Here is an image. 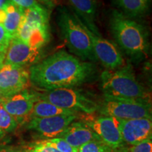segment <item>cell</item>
<instances>
[{
	"label": "cell",
	"mask_w": 152,
	"mask_h": 152,
	"mask_svg": "<svg viewBox=\"0 0 152 152\" xmlns=\"http://www.w3.org/2000/svg\"><path fill=\"white\" fill-rule=\"evenodd\" d=\"M0 152H26V149L11 146H0Z\"/></svg>",
	"instance_id": "obj_28"
},
{
	"label": "cell",
	"mask_w": 152,
	"mask_h": 152,
	"mask_svg": "<svg viewBox=\"0 0 152 152\" xmlns=\"http://www.w3.org/2000/svg\"><path fill=\"white\" fill-rule=\"evenodd\" d=\"M39 94V99L50 102L58 107L92 115L99 110V105L81 90L74 88H59L45 90Z\"/></svg>",
	"instance_id": "obj_5"
},
{
	"label": "cell",
	"mask_w": 152,
	"mask_h": 152,
	"mask_svg": "<svg viewBox=\"0 0 152 152\" xmlns=\"http://www.w3.org/2000/svg\"><path fill=\"white\" fill-rule=\"evenodd\" d=\"M26 152H59L54 147L46 144H39L37 142L30 143L27 148H25Z\"/></svg>",
	"instance_id": "obj_24"
},
{
	"label": "cell",
	"mask_w": 152,
	"mask_h": 152,
	"mask_svg": "<svg viewBox=\"0 0 152 152\" xmlns=\"http://www.w3.org/2000/svg\"><path fill=\"white\" fill-rule=\"evenodd\" d=\"M104 97L150 102V95L136 78L130 65L107 70L101 75Z\"/></svg>",
	"instance_id": "obj_3"
},
{
	"label": "cell",
	"mask_w": 152,
	"mask_h": 152,
	"mask_svg": "<svg viewBox=\"0 0 152 152\" xmlns=\"http://www.w3.org/2000/svg\"><path fill=\"white\" fill-rule=\"evenodd\" d=\"M117 10L129 18L145 16L149 11L151 0H113Z\"/></svg>",
	"instance_id": "obj_17"
},
{
	"label": "cell",
	"mask_w": 152,
	"mask_h": 152,
	"mask_svg": "<svg viewBox=\"0 0 152 152\" xmlns=\"http://www.w3.org/2000/svg\"><path fill=\"white\" fill-rule=\"evenodd\" d=\"M75 111L58 107L50 102L39 99L34 104L30 118H48L63 115H76Z\"/></svg>",
	"instance_id": "obj_19"
},
{
	"label": "cell",
	"mask_w": 152,
	"mask_h": 152,
	"mask_svg": "<svg viewBox=\"0 0 152 152\" xmlns=\"http://www.w3.org/2000/svg\"><path fill=\"white\" fill-rule=\"evenodd\" d=\"M78 152H115L100 140H93L83 144L78 149Z\"/></svg>",
	"instance_id": "obj_23"
},
{
	"label": "cell",
	"mask_w": 152,
	"mask_h": 152,
	"mask_svg": "<svg viewBox=\"0 0 152 152\" xmlns=\"http://www.w3.org/2000/svg\"><path fill=\"white\" fill-rule=\"evenodd\" d=\"M99 109L102 115L117 119L151 118V102L104 97Z\"/></svg>",
	"instance_id": "obj_6"
},
{
	"label": "cell",
	"mask_w": 152,
	"mask_h": 152,
	"mask_svg": "<svg viewBox=\"0 0 152 152\" xmlns=\"http://www.w3.org/2000/svg\"><path fill=\"white\" fill-rule=\"evenodd\" d=\"M83 122L97 134L101 141L113 151L125 147L120 131L118 119L102 115L98 117L87 116Z\"/></svg>",
	"instance_id": "obj_7"
},
{
	"label": "cell",
	"mask_w": 152,
	"mask_h": 152,
	"mask_svg": "<svg viewBox=\"0 0 152 152\" xmlns=\"http://www.w3.org/2000/svg\"><path fill=\"white\" fill-rule=\"evenodd\" d=\"M16 37L28 46L42 49L50 39L49 26L28 23L23 17Z\"/></svg>",
	"instance_id": "obj_14"
},
{
	"label": "cell",
	"mask_w": 152,
	"mask_h": 152,
	"mask_svg": "<svg viewBox=\"0 0 152 152\" xmlns=\"http://www.w3.org/2000/svg\"><path fill=\"white\" fill-rule=\"evenodd\" d=\"M42 49L28 46L16 37H13L5 54L4 64L25 67L31 66L40 61Z\"/></svg>",
	"instance_id": "obj_12"
},
{
	"label": "cell",
	"mask_w": 152,
	"mask_h": 152,
	"mask_svg": "<svg viewBox=\"0 0 152 152\" xmlns=\"http://www.w3.org/2000/svg\"><path fill=\"white\" fill-rule=\"evenodd\" d=\"M152 118H136L119 121V128L125 144L133 146L152 136Z\"/></svg>",
	"instance_id": "obj_13"
},
{
	"label": "cell",
	"mask_w": 152,
	"mask_h": 152,
	"mask_svg": "<svg viewBox=\"0 0 152 152\" xmlns=\"http://www.w3.org/2000/svg\"><path fill=\"white\" fill-rule=\"evenodd\" d=\"M11 1L23 9L34 8L40 5V4L37 2V0H11Z\"/></svg>",
	"instance_id": "obj_27"
},
{
	"label": "cell",
	"mask_w": 152,
	"mask_h": 152,
	"mask_svg": "<svg viewBox=\"0 0 152 152\" xmlns=\"http://www.w3.org/2000/svg\"><path fill=\"white\" fill-rule=\"evenodd\" d=\"M3 11L6 14L4 27L11 37H16L23 17V9L9 0Z\"/></svg>",
	"instance_id": "obj_18"
},
{
	"label": "cell",
	"mask_w": 152,
	"mask_h": 152,
	"mask_svg": "<svg viewBox=\"0 0 152 152\" xmlns=\"http://www.w3.org/2000/svg\"><path fill=\"white\" fill-rule=\"evenodd\" d=\"M11 39L12 37L5 30L3 24L0 23V52L6 54Z\"/></svg>",
	"instance_id": "obj_25"
},
{
	"label": "cell",
	"mask_w": 152,
	"mask_h": 152,
	"mask_svg": "<svg viewBox=\"0 0 152 152\" xmlns=\"http://www.w3.org/2000/svg\"><path fill=\"white\" fill-rule=\"evenodd\" d=\"M5 53L0 52V68L1 67V66L4 64V61L5 58Z\"/></svg>",
	"instance_id": "obj_30"
},
{
	"label": "cell",
	"mask_w": 152,
	"mask_h": 152,
	"mask_svg": "<svg viewBox=\"0 0 152 152\" xmlns=\"http://www.w3.org/2000/svg\"><path fill=\"white\" fill-rule=\"evenodd\" d=\"M109 27L118 46L132 60H141L147 56L149 33L143 25L115 9L110 15Z\"/></svg>",
	"instance_id": "obj_2"
},
{
	"label": "cell",
	"mask_w": 152,
	"mask_h": 152,
	"mask_svg": "<svg viewBox=\"0 0 152 152\" xmlns=\"http://www.w3.org/2000/svg\"><path fill=\"white\" fill-rule=\"evenodd\" d=\"M58 137L64 139L70 145L77 149L87 142L100 140L97 134L83 121H74Z\"/></svg>",
	"instance_id": "obj_16"
},
{
	"label": "cell",
	"mask_w": 152,
	"mask_h": 152,
	"mask_svg": "<svg viewBox=\"0 0 152 152\" xmlns=\"http://www.w3.org/2000/svg\"><path fill=\"white\" fill-rule=\"evenodd\" d=\"M6 134H7V133L4 132L3 130H0V141L3 140L6 137Z\"/></svg>",
	"instance_id": "obj_34"
},
{
	"label": "cell",
	"mask_w": 152,
	"mask_h": 152,
	"mask_svg": "<svg viewBox=\"0 0 152 152\" xmlns=\"http://www.w3.org/2000/svg\"><path fill=\"white\" fill-rule=\"evenodd\" d=\"M39 144H46L54 147L59 152H78V149L70 145L64 139L60 137H54L50 139H45L39 141H36Z\"/></svg>",
	"instance_id": "obj_22"
},
{
	"label": "cell",
	"mask_w": 152,
	"mask_h": 152,
	"mask_svg": "<svg viewBox=\"0 0 152 152\" xmlns=\"http://www.w3.org/2000/svg\"><path fill=\"white\" fill-rule=\"evenodd\" d=\"M6 97H7V96H6L5 94L2 92V91L0 90V103H1Z\"/></svg>",
	"instance_id": "obj_33"
},
{
	"label": "cell",
	"mask_w": 152,
	"mask_h": 152,
	"mask_svg": "<svg viewBox=\"0 0 152 152\" xmlns=\"http://www.w3.org/2000/svg\"><path fill=\"white\" fill-rule=\"evenodd\" d=\"M9 0H0V10H3Z\"/></svg>",
	"instance_id": "obj_31"
},
{
	"label": "cell",
	"mask_w": 152,
	"mask_h": 152,
	"mask_svg": "<svg viewBox=\"0 0 152 152\" xmlns=\"http://www.w3.org/2000/svg\"><path fill=\"white\" fill-rule=\"evenodd\" d=\"M128 152H152L151 138L147 139L137 144L129 147Z\"/></svg>",
	"instance_id": "obj_26"
},
{
	"label": "cell",
	"mask_w": 152,
	"mask_h": 152,
	"mask_svg": "<svg viewBox=\"0 0 152 152\" xmlns=\"http://www.w3.org/2000/svg\"><path fill=\"white\" fill-rule=\"evenodd\" d=\"M38 100L39 94L37 92L26 89L7 96L0 104L19 124L29 120L34 104Z\"/></svg>",
	"instance_id": "obj_9"
},
{
	"label": "cell",
	"mask_w": 152,
	"mask_h": 152,
	"mask_svg": "<svg viewBox=\"0 0 152 152\" xmlns=\"http://www.w3.org/2000/svg\"><path fill=\"white\" fill-rule=\"evenodd\" d=\"M18 123L0 104V130L4 132H13L16 130Z\"/></svg>",
	"instance_id": "obj_21"
},
{
	"label": "cell",
	"mask_w": 152,
	"mask_h": 152,
	"mask_svg": "<svg viewBox=\"0 0 152 152\" xmlns=\"http://www.w3.org/2000/svg\"><path fill=\"white\" fill-rule=\"evenodd\" d=\"M6 14L3 10H0V23H3L5 20Z\"/></svg>",
	"instance_id": "obj_29"
},
{
	"label": "cell",
	"mask_w": 152,
	"mask_h": 152,
	"mask_svg": "<svg viewBox=\"0 0 152 152\" xmlns=\"http://www.w3.org/2000/svg\"><path fill=\"white\" fill-rule=\"evenodd\" d=\"M56 23L66 46L74 56L85 61H96L89 35L73 11L61 7L57 11Z\"/></svg>",
	"instance_id": "obj_4"
},
{
	"label": "cell",
	"mask_w": 152,
	"mask_h": 152,
	"mask_svg": "<svg viewBox=\"0 0 152 152\" xmlns=\"http://www.w3.org/2000/svg\"><path fill=\"white\" fill-rule=\"evenodd\" d=\"M128 150H129V147H123L122 148H121V149L116 150L115 152H128Z\"/></svg>",
	"instance_id": "obj_32"
},
{
	"label": "cell",
	"mask_w": 152,
	"mask_h": 152,
	"mask_svg": "<svg viewBox=\"0 0 152 152\" xmlns=\"http://www.w3.org/2000/svg\"><path fill=\"white\" fill-rule=\"evenodd\" d=\"M83 26L90 37L96 61H99L110 71L122 67L124 64V59L118 47L102 35L97 36L93 34L84 25Z\"/></svg>",
	"instance_id": "obj_8"
},
{
	"label": "cell",
	"mask_w": 152,
	"mask_h": 152,
	"mask_svg": "<svg viewBox=\"0 0 152 152\" xmlns=\"http://www.w3.org/2000/svg\"><path fill=\"white\" fill-rule=\"evenodd\" d=\"M49 12L41 4L34 8L23 9V19L30 24L49 26Z\"/></svg>",
	"instance_id": "obj_20"
},
{
	"label": "cell",
	"mask_w": 152,
	"mask_h": 152,
	"mask_svg": "<svg viewBox=\"0 0 152 152\" xmlns=\"http://www.w3.org/2000/svg\"><path fill=\"white\" fill-rule=\"evenodd\" d=\"M77 118V114L48 118H33L26 122V128L46 139L58 137Z\"/></svg>",
	"instance_id": "obj_10"
},
{
	"label": "cell",
	"mask_w": 152,
	"mask_h": 152,
	"mask_svg": "<svg viewBox=\"0 0 152 152\" xmlns=\"http://www.w3.org/2000/svg\"><path fill=\"white\" fill-rule=\"evenodd\" d=\"M96 71L94 63L61 50L30 66V81L44 90L68 88L94 78Z\"/></svg>",
	"instance_id": "obj_1"
},
{
	"label": "cell",
	"mask_w": 152,
	"mask_h": 152,
	"mask_svg": "<svg viewBox=\"0 0 152 152\" xmlns=\"http://www.w3.org/2000/svg\"><path fill=\"white\" fill-rule=\"evenodd\" d=\"M30 83L29 71L25 67L4 64L0 68V90L7 96L26 90Z\"/></svg>",
	"instance_id": "obj_11"
},
{
	"label": "cell",
	"mask_w": 152,
	"mask_h": 152,
	"mask_svg": "<svg viewBox=\"0 0 152 152\" xmlns=\"http://www.w3.org/2000/svg\"><path fill=\"white\" fill-rule=\"evenodd\" d=\"M73 12L82 23L94 35L100 36L96 26V0H69Z\"/></svg>",
	"instance_id": "obj_15"
}]
</instances>
